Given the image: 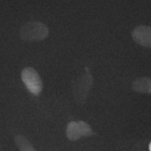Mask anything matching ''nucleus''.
I'll use <instances>...</instances> for the list:
<instances>
[{
    "instance_id": "nucleus-1",
    "label": "nucleus",
    "mask_w": 151,
    "mask_h": 151,
    "mask_svg": "<svg viewBox=\"0 0 151 151\" xmlns=\"http://www.w3.org/2000/svg\"><path fill=\"white\" fill-rule=\"evenodd\" d=\"M49 30L46 25L40 22H29L22 26L20 38L24 41H41L48 37Z\"/></svg>"
},
{
    "instance_id": "nucleus-2",
    "label": "nucleus",
    "mask_w": 151,
    "mask_h": 151,
    "mask_svg": "<svg viewBox=\"0 0 151 151\" xmlns=\"http://www.w3.org/2000/svg\"><path fill=\"white\" fill-rule=\"evenodd\" d=\"M22 81L27 90L35 95H39L43 89L42 81L32 67L24 68L21 72Z\"/></svg>"
},
{
    "instance_id": "nucleus-3",
    "label": "nucleus",
    "mask_w": 151,
    "mask_h": 151,
    "mask_svg": "<svg viewBox=\"0 0 151 151\" xmlns=\"http://www.w3.org/2000/svg\"><path fill=\"white\" fill-rule=\"evenodd\" d=\"M67 137L69 140H78L82 137H88L93 134L91 127L83 121L70 122L67 127Z\"/></svg>"
},
{
    "instance_id": "nucleus-4",
    "label": "nucleus",
    "mask_w": 151,
    "mask_h": 151,
    "mask_svg": "<svg viewBox=\"0 0 151 151\" xmlns=\"http://www.w3.org/2000/svg\"><path fill=\"white\" fill-rule=\"evenodd\" d=\"M86 73L78 79L73 86V92L76 99L79 102H84L88 92L92 84V77L89 73L88 68L86 67Z\"/></svg>"
},
{
    "instance_id": "nucleus-5",
    "label": "nucleus",
    "mask_w": 151,
    "mask_h": 151,
    "mask_svg": "<svg viewBox=\"0 0 151 151\" xmlns=\"http://www.w3.org/2000/svg\"><path fill=\"white\" fill-rule=\"evenodd\" d=\"M133 40L138 44L151 48V27L146 25L136 27L132 32Z\"/></svg>"
},
{
    "instance_id": "nucleus-6",
    "label": "nucleus",
    "mask_w": 151,
    "mask_h": 151,
    "mask_svg": "<svg viewBox=\"0 0 151 151\" xmlns=\"http://www.w3.org/2000/svg\"><path fill=\"white\" fill-rule=\"evenodd\" d=\"M132 87V89L137 92L151 94V78L142 77L136 79Z\"/></svg>"
},
{
    "instance_id": "nucleus-7",
    "label": "nucleus",
    "mask_w": 151,
    "mask_h": 151,
    "mask_svg": "<svg viewBox=\"0 0 151 151\" xmlns=\"http://www.w3.org/2000/svg\"><path fill=\"white\" fill-rule=\"evenodd\" d=\"M15 142L20 151H36L32 145L23 136H16L15 138Z\"/></svg>"
},
{
    "instance_id": "nucleus-8",
    "label": "nucleus",
    "mask_w": 151,
    "mask_h": 151,
    "mask_svg": "<svg viewBox=\"0 0 151 151\" xmlns=\"http://www.w3.org/2000/svg\"><path fill=\"white\" fill-rule=\"evenodd\" d=\"M149 150L151 151V143H150V145H149Z\"/></svg>"
}]
</instances>
